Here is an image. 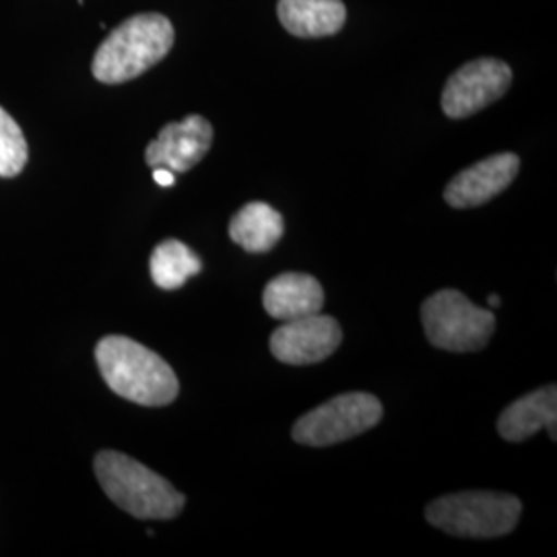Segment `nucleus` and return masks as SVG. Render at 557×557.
<instances>
[{"instance_id": "ddd939ff", "label": "nucleus", "mask_w": 557, "mask_h": 557, "mask_svg": "<svg viewBox=\"0 0 557 557\" xmlns=\"http://www.w3.org/2000/svg\"><path fill=\"white\" fill-rule=\"evenodd\" d=\"M281 25L298 38L335 36L347 21L343 0H278Z\"/></svg>"}, {"instance_id": "7ed1b4c3", "label": "nucleus", "mask_w": 557, "mask_h": 557, "mask_svg": "<svg viewBox=\"0 0 557 557\" xmlns=\"http://www.w3.org/2000/svg\"><path fill=\"white\" fill-rule=\"evenodd\" d=\"M96 478L101 490L124 512L140 520H172L178 517L186 498L149 467L116 450L96 457Z\"/></svg>"}, {"instance_id": "dca6fc26", "label": "nucleus", "mask_w": 557, "mask_h": 557, "mask_svg": "<svg viewBox=\"0 0 557 557\" xmlns=\"http://www.w3.org/2000/svg\"><path fill=\"white\" fill-rule=\"evenodd\" d=\"M27 163V140L20 124L0 108V178L20 176Z\"/></svg>"}, {"instance_id": "a211bd4d", "label": "nucleus", "mask_w": 557, "mask_h": 557, "mask_svg": "<svg viewBox=\"0 0 557 557\" xmlns=\"http://www.w3.org/2000/svg\"><path fill=\"white\" fill-rule=\"evenodd\" d=\"M499 304H502L499 296H496V294H494V296H490V306H492V308H498Z\"/></svg>"}, {"instance_id": "0eeeda50", "label": "nucleus", "mask_w": 557, "mask_h": 557, "mask_svg": "<svg viewBox=\"0 0 557 557\" xmlns=\"http://www.w3.org/2000/svg\"><path fill=\"white\" fill-rule=\"evenodd\" d=\"M512 85V71L498 59H479L460 66L446 81L442 110L448 119H467L498 101Z\"/></svg>"}, {"instance_id": "2eb2a0df", "label": "nucleus", "mask_w": 557, "mask_h": 557, "mask_svg": "<svg viewBox=\"0 0 557 557\" xmlns=\"http://www.w3.org/2000/svg\"><path fill=\"white\" fill-rule=\"evenodd\" d=\"M151 278L161 289H180L202 271V260L178 239H165L151 255Z\"/></svg>"}, {"instance_id": "20e7f679", "label": "nucleus", "mask_w": 557, "mask_h": 557, "mask_svg": "<svg viewBox=\"0 0 557 557\" xmlns=\"http://www.w3.org/2000/svg\"><path fill=\"white\" fill-rule=\"evenodd\" d=\"M522 512L520 499L498 492H462L434 499L425 518L455 537L494 539L508 535Z\"/></svg>"}, {"instance_id": "f3484780", "label": "nucleus", "mask_w": 557, "mask_h": 557, "mask_svg": "<svg viewBox=\"0 0 557 557\" xmlns=\"http://www.w3.org/2000/svg\"><path fill=\"white\" fill-rule=\"evenodd\" d=\"M153 178L160 184V186H174L176 182V174L170 172V170H163V168H153Z\"/></svg>"}, {"instance_id": "f03ea898", "label": "nucleus", "mask_w": 557, "mask_h": 557, "mask_svg": "<svg viewBox=\"0 0 557 557\" xmlns=\"http://www.w3.org/2000/svg\"><path fill=\"white\" fill-rule=\"evenodd\" d=\"M174 25L160 13L128 17L101 41L94 62V77L106 85L137 79L170 54Z\"/></svg>"}, {"instance_id": "f8f14e48", "label": "nucleus", "mask_w": 557, "mask_h": 557, "mask_svg": "<svg viewBox=\"0 0 557 557\" xmlns=\"http://www.w3.org/2000/svg\"><path fill=\"white\" fill-rule=\"evenodd\" d=\"M556 421L557 388L549 384L508 405L499 416L498 432L508 442H524L545 428L552 440H557Z\"/></svg>"}, {"instance_id": "4468645a", "label": "nucleus", "mask_w": 557, "mask_h": 557, "mask_svg": "<svg viewBox=\"0 0 557 557\" xmlns=\"http://www.w3.org/2000/svg\"><path fill=\"white\" fill-rule=\"evenodd\" d=\"M283 232H285V223L281 213L271 205L260 200L244 205L230 221V238L252 255L273 250Z\"/></svg>"}, {"instance_id": "39448f33", "label": "nucleus", "mask_w": 557, "mask_h": 557, "mask_svg": "<svg viewBox=\"0 0 557 557\" xmlns=\"http://www.w3.org/2000/svg\"><path fill=\"white\" fill-rule=\"evenodd\" d=\"M421 320L428 341L453 354L483 349L496 331V317L473 306L457 289H442L421 306Z\"/></svg>"}, {"instance_id": "9b49d317", "label": "nucleus", "mask_w": 557, "mask_h": 557, "mask_svg": "<svg viewBox=\"0 0 557 557\" xmlns=\"http://www.w3.org/2000/svg\"><path fill=\"white\" fill-rule=\"evenodd\" d=\"M262 306L271 319L296 320L319 314L324 292L319 278L306 273H283L271 278L262 294Z\"/></svg>"}, {"instance_id": "f257e3e1", "label": "nucleus", "mask_w": 557, "mask_h": 557, "mask_svg": "<svg viewBox=\"0 0 557 557\" xmlns=\"http://www.w3.org/2000/svg\"><path fill=\"white\" fill-rule=\"evenodd\" d=\"M96 361L106 384L119 397L143 407H165L178 397L180 382L174 370L156 351L133 338H101Z\"/></svg>"}, {"instance_id": "6e6552de", "label": "nucleus", "mask_w": 557, "mask_h": 557, "mask_svg": "<svg viewBox=\"0 0 557 557\" xmlns=\"http://www.w3.org/2000/svg\"><path fill=\"white\" fill-rule=\"evenodd\" d=\"M343 341V331L333 317L312 314L287 320L271 335V354L289 366H310L331 358Z\"/></svg>"}, {"instance_id": "1a4fd4ad", "label": "nucleus", "mask_w": 557, "mask_h": 557, "mask_svg": "<svg viewBox=\"0 0 557 557\" xmlns=\"http://www.w3.org/2000/svg\"><path fill=\"white\" fill-rule=\"evenodd\" d=\"M213 143V126L199 114L186 116L182 122L165 124L145 151L151 168H163L174 174H186L209 153Z\"/></svg>"}, {"instance_id": "423d86ee", "label": "nucleus", "mask_w": 557, "mask_h": 557, "mask_svg": "<svg viewBox=\"0 0 557 557\" xmlns=\"http://www.w3.org/2000/svg\"><path fill=\"white\" fill-rule=\"evenodd\" d=\"M382 403L368 393H347L326 400L296 421L292 436L304 446L324 448L356 438L379 425Z\"/></svg>"}, {"instance_id": "6ab92c4d", "label": "nucleus", "mask_w": 557, "mask_h": 557, "mask_svg": "<svg viewBox=\"0 0 557 557\" xmlns=\"http://www.w3.org/2000/svg\"><path fill=\"white\" fill-rule=\"evenodd\" d=\"M83 2H85V0H79V4H83Z\"/></svg>"}, {"instance_id": "9d476101", "label": "nucleus", "mask_w": 557, "mask_h": 557, "mask_svg": "<svg viewBox=\"0 0 557 557\" xmlns=\"http://www.w3.org/2000/svg\"><path fill=\"white\" fill-rule=\"evenodd\" d=\"M517 153H498L462 170L448 182L444 199L455 209H473L498 197L517 178Z\"/></svg>"}]
</instances>
